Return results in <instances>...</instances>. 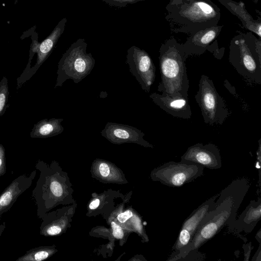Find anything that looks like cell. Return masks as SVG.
Segmentation results:
<instances>
[{"label": "cell", "mask_w": 261, "mask_h": 261, "mask_svg": "<svg viewBox=\"0 0 261 261\" xmlns=\"http://www.w3.org/2000/svg\"><path fill=\"white\" fill-rule=\"evenodd\" d=\"M99 170L100 174L103 177H107L110 174L109 167L105 163H102L99 165Z\"/></svg>", "instance_id": "obj_28"}, {"label": "cell", "mask_w": 261, "mask_h": 261, "mask_svg": "<svg viewBox=\"0 0 261 261\" xmlns=\"http://www.w3.org/2000/svg\"><path fill=\"white\" fill-rule=\"evenodd\" d=\"M220 17V9L211 0L184 2L165 16L172 32L189 34L218 25Z\"/></svg>", "instance_id": "obj_2"}, {"label": "cell", "mask_w": 261, "mask_h": 261, "mask_svg": "<svg viewBox=\"0 0 261 261\" xmlns=\"http://www.w3.org/2000/svg\"><path fill=\"white\" fill-rule=\"evenodd\" d=\"M36 174V171L34 170L29 175H19L0 194V217L7 212L18 197L31 187Z\"/></svg>", "instance_id": "obj_14"}, {"label": "cell", "mask_w": 261, "mask_h": 261, "mask_svg": "<svg viewBox=\"0 0 261 261\" xmlns=\"http://www.w3.org/2000/svg\"><path fill=\"white\" fill-rule=\"evenodd\" d=\"M67 20L62 19L50 34L41 43L35 41L31 46L30 54H37L36 61L26 72H23L17 79V89L20 88L37 71L53 51L59 39L63 33Z\"/></svg>", "instance_id": "obj_10"}, {"label": "cell", "mask_w": 261, "mask_h": 261, "mask_svg": "<svg viewBox=\"0 0 261 261\" xmlns=\"http://www.w3.org/2000/svg\"><path fill=\"white\" fill-rule=\"evenodd\" d=\"M188 57L182 43L174 37L161 44L159 57L161 78L158 92L188 98L189 81L186 66Z\"/></svg>", "instance_id": "obj_1"}, {"label": "cell", "mask_w": 261, "mask_h": 261, "mask_svg": "<svg viewBox=\"0 0 261 261\" xmlns=\"http://www.w3.org/2000/svg\"><path fill=\"white\" fill-rule=\"evenodd\" d=\"M261 201L253 200L242 212L238 219H236L228 226L230 231L250 233L254 229L261 218Z\"/></svg>", "instance_id": "obj_17"}, {"label": "cell", "mask_w": 261, "mask_h": 261, "mask_svg": "<svg viewBox=\"0 0 261 261\" xmlns=\"http://www.w3.org/2000/svg\"><path fill=\"white\" fill-rule=\"evenodd\" d=\"M54 252L53 249L47 247H38L27 251L16 261H41L47 259Z\"/></svg>", "instance_id": "obj_20"}, {"label": "cell", "mask_w": 261, "mask_h": 261, "mask_svg": "<svg viewBox=\"0 0 261 261\" xmlns=\"http://www.w3.org/2000/svg\"><path fill=\"white\" fill-rule=\"evenodd\" d=\"M191 0H169L168 5L166 7V9L167 11L171 9L179 6L184 2H188Z\"/></svg>", "instance_id": "obj_27"}, {"label": "cell", "mask_w": 261, "mask_h": 261, "mask_svg": "<svg viewBox=\"0 0 261 261\" xmlns=\"http://www.w3.org/2000/svg\"><path fill=\"white\" fill-rule=\"evenodd\" d=\"M9 95L8 81L6 76H3L0 81V117L7 107Z\"/></svg>", "instance_id": "obj_21"}, {"label": "cell", "mask_w": 261, "mask_h": 261, "mask_svg": "<svg viewBox=\"0 0 261 261\" xmlns=\"http://www.w3.org/2000/svg\"><path fill=\"white\" fill-rule=\"evenodd\" d=\"M250 187L249 180L245 178L233 180L219 194L215 201L216 206L229 197L232 201L231 215L228 219V226L236 219L238 211Z\"/></svg>", "instance_id": "obj_16"}, {"label": "cell", "mask_w": 261, "mask_h": 261, "mask_svg": "<svg viewBox=\"0 0 261 261\" xmlns=\"http://www.w3.org/2000/svg\"><path fill=\"white\" fill-rule=\"evenodd\" d=\"M113 229V234L116 239H122L123 237V231L122 228L114 222H111Z\"/></svg>", "instance_id": "obj_25"}, {"label": "cell", "mask_w": 261, "mask_h": 261, "mask_svg": "<svg viewBox=\"0 0 261 261\" xmlns=\"http://www.w3.org/2000/svg\"><path fill=\"white\" fill-rule=\"evenodd\" d=\"M202 166L190 162L170 161L156 168L152 173L153 178L171 187H179L201 176Z\"/></svg>", "instance_id": "obj_7"}, {"label": "cell", "mask_w": 261, "mask_h": 261, "mask_svg": "<svg viewBox=\"0 0 261 261\" xmlns=\"http://www.w3.org/2000/svg\"><path fill=\"white\" fill-rule=\"evenodd\" d=\"M180 161L197 164L210 169L222 167L220 149L212 143H198L189 147L180 157Z\"/></svg>", "instance_id": "obj_11"}, {"label": "cell", "mask_w": 261, "mask_h": 261, "mask_svg": "<svg viewBox=\"0 0 261 261\" xmlns=\"http://www.w3.org/2000/svg\"><path fill=\"white\" fill-rule=\"evenodd\" d=\"M111 6L122 8L129 4H135L145 0H102Z\"/></svg>", "instance_id": "obj_23"}, {"label": "cell", "mask_w": 261, "mask_h": 261, "mask_svg": "<svg viewBox=\"0 0 261 261\" xmlns=\"http://www.w3.org/2000/svg\"><path fill=\"white\" fill-rule=\"evenodd\" d=\"M232 201L229 197L208 212L201 221L189 245L174 260H181L188 254L196 255L197 250L213 238L225 226H228L231 215Z\"/></svg>", "instance_id": "obj_5"}, {"label": "cell", "mask_w": 261, "mask_h": 261, "mask_svg": "<svg viewBox=\"0 0 261 261\" xmlns=\"http://www.w3.org/2000/svg\"><path fill=\"white\" fill-rule=\"evenodd\" d=\"M223 25H217L195 32L182 43L185 50L189 57L201 55L207 50L209 45L220 34Z\"/></svg>", "instance_id": "obj_15"}, {"label": "cell", "mask_w": 261, "mask_h": 261, "mask_svg": "<svg viewBox=\"0 0 261 261\" xmlns=\"http://www.w3.org/2000/svg\"><path fill=\"white\" fill-rule=\"evenodd\" d=\"M99 203L100 201L99 199H95L91 202L89 205V208L91 210H94L99 206Z\"/></svg>", "instance_id": "obj_29"}, {"label": "cell", "mask_w": 261, "mask_h": 261, "mask_svg": "<svg viewBox=\"0 0 261 261\" xmlns=\"http://www.w3.org/2000/svg\"><path fill=\"white\" fill-rule=\"evenodd\" d=\"M153 102L161 109L173 117L189 119L192 117V110L189 98L181 95H172L154 92L149 95Z\"/></svg>", "instance_id": "obj_13"}, {"label": "cell", "mask_w": 261, "mask_h": 261, "mask_svg": "<svg viewBox=\"0 0 261 261\" xmlns=\"http://www.w3.org/2000/svg\"><path fill=\"white\" fill-rule=\"evenodd\" d=\"M62 118L44 119L38 121L33 127L30 136L32 138H46L61 134L64 128L61 125Z\"/></svg>", "instance_id": "obj_19"}, {"label": "cell", "mask_w": 261, "mask_h": 261, "mask_svg": "<svg viewBox=\"0 0 261 261\" xmlns=\"http://www.w3.org/2000/svg\"><path fill=\"white\" fill-rule=\"evenodd\" d=\"M195 98L205 124L222 125L229 116L230 111L225 100L207 75L202 74L200 76Z\"/></svg>", "instance_id": "obj_6"}, {"label": "cell", "mask_w": 261, "mask_h": 261, "mask_svg": "<svg viewBox=\"0 0 261 261\" xmlns=\"http://www.w3.org/2000/svg\"><path fill=\"white\" fill-rule=\"evenodd\" d=\"M232 14L237 16L241 21L244 28L250 32L256 34L260 39L261 19L255 20L247 11L245 4L241 1L233 0H218Z\"/></svg>", "instance_id": "obj_18"}, {"label": "cell", "mask_w": 261, "mask_h": 261, "mask_svg": "<svg viewBox=\"0 0 261 261\" xmlns=\"http://www.w3.org/2000/svg\"><path fill=\"white\" fill-rule=\"evenodd\" d=\"M100 133L103 137L113 143L132 142L147 147H153L151 144L144 139V133L128 125L108 122Z\"/></svg>", "instance_id": "obj_12"}, {"label": "cell", "mask_w": 261, "mask_h": 261, "mask_svg": "<svg viewBox=\"0 0 261 261\" xmlns=\"http://www.w3.org/2000/svg\"><path fill=\"white\" fill-rule=\"evenodd\" d=\"M126 63L142 89L149 93L155 78V66L149 54L133 45L127 50Z\"/></svg>", "instance_id": "obj_9"}, {"label": "cell", "mask_w": 261, "mask_h": 261, "mask_svg": "<svg viewBox=\"0 0 261 261\" xmlns=\"http://www.w3.org/2000/svg\"><path fill=\"white\" fill-rule=\"evenodd\" d=\"M254 3L257 4L259 0H253Z\"/></svg>", "instance_id": "obj_31"}, {"label": "cell", "mask_w": 261, "mask_h": 261, "mask_svg": "<svg viewBox=\"0 0 261 261\" xmlns=\"http://www.w3.org/2000/svg\"><path fill=\"white\" fill-rule=\"evenodd\" d=\"M6 228V222H3L2 223H0V237L4 231L5 228Z\"/></svg>", "instance_id": "obj_30"}, {"label": "cell", "mask_w": 261, "mask_h": 261, "mask_svg": "<svg viewBox=\"0 0 261 261\" xmlns=\"http://www.w3.org/2000/svg\"><path fill=\"white\" fill-rule=\"evenodd\" d=\"M6 172L5 149L3 145L0 144V177Z\"/></svg>", "instance_id": "obj_24"}, {"label": "cell", "mask_w": 261, "mask_h": 261, "mask_svg": "<svg viewBox=\"0 0 261 261\" xmlns=\"http://www.w3.org/2000/svg\"><path fill=\"white\" fill-rule=\"evenodd\" d=\"M207 50L212 53L215 58L220 60L224 55L225 48H219L217 40L215 39L209 45Z\"/></svg>", "instance_id": "obj_22"}, {"label": "cell", "mask_w": 261, "mask_h": 261, "mask_svg": "<svg viewBox=\"0 0 261 261\" xmlns=\"http://www.w3.org/2000/svg\"><path fill=\"white\" fill-rule=\"evenodd\" d=\"M132 216V212L129 210H127L125 212L119 214L117 216V219L120 222L124 223L127 220Z\"/></svg>", "instance_id": "obj_26"}, {"label": "cell", "mask_w": 261, "mask_h": 261, "mask_svg": "<svg viewBox=\"0 0 261 261\" xmlns=\"http://www.w3.org/2000/svg\"><path fill=\"white\" fill-rule=\"evenodd\" d=\"M218 196L217 194L206 200L185 220L172 248L173 252L168 260H174L189 245L204 216L216 207L215 201Z\"/></svg>", "instance_id": "obj_8"}, {"label": "cell", "mask_w": 261, "mask_h": 261, "mask_svg": "<svg viewBox=\"0 0 261 261\" xmlns=\"http://www.w3.org/2000/svg\"><path fill=\"white\" fill-rule=\"evenodd\" d=\"M87 45L84 39H78L63 54L58 64L55 88L61 87L67 80L77 84L91 72L95 60L87 53Z\"/></svg>", "instance_id": "obj_4"}, {"label": "cell", "mask_w": 261, "mask_h": 261, "mask_svg": "<svg viewBox=\"0 0 261 261\" xmlns=\"http://www.w3.org/2000/svg\"><path fill=\"white\" fill-rule=\"evenodd\" d=\"M228 60L249 84H261V40L251 32H239L230 40Z\"/></svg>", "instance_id": "obj_3"}]
</instances>
